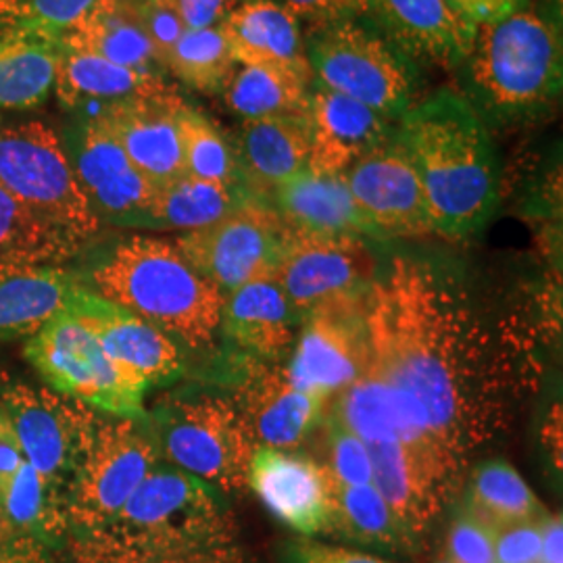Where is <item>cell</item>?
<instances>
[{"label":"cell","instance_id":"1","mask_svg":"<svg viewBox=\"0 0 563 563\" xmlns=\"http://www.w3.org/2000/svg\"><path fill=\"white\" fill-rule=\"evenodd\" d=\"M367 369L390 384L426 441L465 474L509 422L511 363L443 265L395 255L365 299Z\"/></svg>","mask_w":563,"mask_h":563},{"label":"cell","instance_id":"2","mask_svg":"<svg viewBox=\"0 0 563 563\" xmlns=\"http://www.w3.org/2000/svg\"><path fill=\"white\" fill-rule=\"evenodd\" d=\"M422 180L432 232L462 241L497 207V162L483 118L453 90L409 107L395 132Z\"/></svg>","mask_w":563,"mask_h":563},{"label":"cell","instance_id":"3","mask_svg":"<svg viewBox=\"0 0 563 563\" xmlns=\"http://www.w3.org/2000/svg\"><path fill=\"white\" fill-rule=\"evenodd\" d=\"M76 272L88 290L157 325L181 349L202 353L222 339L225 295L174 242L118 239L97 246Z\"/></svg>","mask_w":563,"mask_h":563},{"label":"cell","instance_id":"4","mask_svg":"<svg viewBox=\"0 0 563 563\" xmlns=\"http://www.w3.org/2000/svg\"><path fill=\"white\" fill-rule=\"evenodd\" d=\"M236 534L220 490L159 463L115 516L63 551L69 563H134L236 543Z\"/></svg>","mask_w":563,"mask_h":563},{"label":"cell","instance_id":"5","mask_svg":"<svg viewBox=\"0 0 563 563\" xmlns=\"http://www.w3.org/2000/svg\"><path fill=\"white\" fill-rule=\"evenodd\" d=\"M560 18L539 9L481 25L465 57L467 90L486 115L523 120L551 107L562 90Z\"/></svg>","mask_w":563,"mask_h":563},{"label":"cell","instance_id":"6","mask_svg":"<svg viewBox=\"0 0 563 563\" xmlns=\"http://www.w3.org/2000/svg\"><path fill=\"white\" fill-rule=\"evenodd\" d=\"M162 457L225 495L249 490L255 443L232 397L197 393L163 399L146 413Z\"/></svg>","mask_w":563,"mask_h":563},{"label":"cell","instance_id":"7","mask_svg":"<svg viewBox=\"0 0 563 563\" xmlns=\"http://www.w3.org/2000/svg\"><path fill=\"white\" fill-rule=\"evenodd\" d=\"M159 463L162 451L146 416L121 418L95 409L65 490L69 539L115 516Z\"/></svg>","mask_w":563,"mask_h":563},{"label":"cell","instance_id":"8","mask_svg":"<svg viewBox=\"0 0 563 563\" xmlns=\"http://www.w3.org/2000/svg\"><path fill=\"white\" fill-rule=\"evenodd\" d=\"M0 186L84 251L101 234L102 222L78 184L67 151L46 123L27 121L0 132Z\"/></svg>","mask_w":563,"mask_h":563},{"label":"cell","instance_id":"9","mask_svg":"<svg viewBox=\"0 0 563 563\" xmlns=\"http://www.w3.org/2000/svg\"><path fill=\"white\" fill-rule=\"evenodd\" d=\"M313 78L386 120L402 118L416 92L409 57L383 34L353 18L322 27L307 48Z\"/></svg>","mask_w":563,"mask_h":563},{"label":"cell","instance_id":"10","mask_svg":"<svg viewBox=\"0 0 563 563\" xmlns=\"http://www.w3.org/2000/svg\"><path fill=\"white\" fill-rule=\"evenodd\" d=\"M23 355L60 397L101 413L144 418L146 388L123 374L99 341L71 316L63 313L30 336Z\"/></svg>","mask_w":563,"mask_h":563},{"label":"cell","instance_id":"11","mask_svg":"<svg viewBox=\"0 0 563 563\" xmlns=\"http://www.w3.org/2000/svg\"><path fill=\"white\" fill-rule=\"evenodd\" d=\"M286 239L288 228L269 201L249 197L222 220L184 232L174 244L225 295L249 282L274 278Z\"/></svg>","mask_w":563,"mask_h":563},{"label":"cell","instance_id":"12","mask_svg":"<svg viewBox=\"0 0 563 563\" xmlns=\"http://www.w3.org/2000/svg\"><path fill=\"white\" fill-rule=\"evenodd\" d=\"M383 267L365 239L290 232L274 280L295 311H311L363 301Z\"/></svg>","mask_w":563,"mask_h":563},{"label":"cell","instance_id":"13","mask_svg":"<svg viewBox=\"0 0 563 563\" xmlns=\"http://www.w3.org/2000/svg\"><path fill=\"white\" fill-rule=\"evenodd\" d=\"M0 405L18 434L25 462L65 493L95 409L60 397L48 386L20 380L0 384Z\"/></svg>","mask_w":563,"mask_h":563},{"label":"cell","instance_id":"14","mask_svg":"<svg viewBox=\"0 0 563 563\" xmlns=\"http://www.w3.org/2000/svg\"><path fill=\"white\" fill-rule=\"evenodd\" d=\"M367 446L372 457V484L409 534L422 544L434 523L455 504L465 474L428 446L402 441Z\"/></svg>","mask_w":563,"mask_h":563},{"label":"cell","instance_id":"15","mask_svg":"<svg viewBox=\"0 0 563 563\" xmlns=\"http://www.w3.org/2000/svg\"><path fill=\"white\" fill-rule=\"evenodd\" d=\"M365 299L323 307L302 318L292 360L286 367L292 386L330 402L362 378L369 365Z\"/></svg>","mask_w":563,"mask_h":563},{"label":"cell","instance_id":"16","mask_svg":"<svg viewBox=\"0 0 563 563\" xmlns=\"http://www.w3.org/2000/svg\"><path fill=\"white\" fill-rule=\"evenodd\" d=\"M67 316L92 332L111 362L146 390L176 383L186 372L184 349L178 342L86 286L76 292Z\"/></svg>","mask_w":563,"mask_h":563},{"label":"cell","instance_id":"17","mask_svg":"<svg viewBox=\"0 0 563 563\" xmlns=\"http://www.w3.org/2000/svg\"><path fill=\"white\" fill-rule=\"evenodd\" d=\"M67 146L74 174L97 218L123 228H144L157 186L134 167L101 121L81 118Z\"/></svg>","mask_w":563,"mask_h":563},{"label":"cell","instance_id":"18","mask_svg":"<svg viewBox=\"0 0 563 563\" xmlns=\"http://www.w3.org/2000/svg\"><path fill=\"white\" fill-rule=\"evenodd\" d=\"M342 176L380 239L432 232L422 180L397 134L365 153Z\"/></svg>","mask_w":563,"mask_h":563},{"label":"cell","instance_id":"19","mask_svg":"<svg viewBox=\"0 0 563 563\" xmlns=\"http://www.w3.org/2000/svg\"><path fill=\"white\" fill-rule=\"evenodd\" d=\"M246 369L236 378V402L255 446L295 451L323 422L328 402L302 393L288 380L280 363L239 357Z\"/></svg>","mask_w":563,"mask_h":563},{"label":"cell","instance_id":"20","mask_svg":"<svg viewBox=\"0 0 563 563\" xmlns=\"http://www.w3.org/2000/svg\"><path fill=\"white\" fill-rule=\"evenodd\" d=\"M249 488L297 537H325L330 476L322 463L297 451L255 446L249 465Z\"/></svg>","mask_w":563,"mask_h":563},{"label":"cell","instance_id":"21","mask_svg":"<svg viewBox=\"0 0 563 563\" xmlns=\"http://www.w3.org/2000/svg\"><path fill=\"white\" fill-rule=\"evenodd\" d=\"M362 15L405 57L441 67L462 65L476 38V27L451 0H357Z\"/></svg>","mask_w":563,"mask_h":563},{"label":"cell","instance_id":"22","mask_svg":"<svg viewBox=\"0 0 563 563\" xmlns=\"http://www.w3.org/2000/svg\"><path fill=\"white\" fill-rule=\"evenodd\" d=\"M184 107L176 90L109 104L99 118L120 142L128 159L155 186L184 176L180 123Z\"/></svg>","mask_w":563,"mask_h":563},{"label":"cell","instance_id":"23","mask_svg":"<svg viewBox=\"0 0 563 563\" xmlns=\"http://www.w3.org/2000/svg\"><path fill=\"white\" fill-rule=\"evenodd\" d=\"M301 316L274 278L225 292L222 339L232 353L253 362L282 363L297 342Z\"/></svg>","mask_w":563,"mask_h":563},{"label":"cell","instance_id":"24","mask_svg":"<svg viewBox=\"0 0 563 563\" xmlns=\"http://www.w3.org/2000/svg\"><path fill=\"white\" fill-rule=\"evenodd\" d=\"M307 115L311 128L307 169L320 174H344L365 153L395 134L380 113L322 84L309 95Z\"/></svg>","mask_w":563,"mask_h":563},{"label":"cell","instance_id":"25","mask_svg":"<svg viewBox=\"0 0 563 563\" xmlns=\"http://www.w3.org/2000/svg\"><path fill=\"white\" fill-rule=\"evenodd\" d=\"M267 201L290 232L355 236L365 241L380 239L353 199L342 174L305 169L276 188Z\"/></svg>","mask_w":563,"mask_h":563},{"label":"cell","instance_id":"26","mask_svg":"<svg viewBox=\"0 0 563 563\" xmlns=\"http://www.w3.org/2000/svg\"><path fill=\"white\" fill-rule=\"evenodd\" d=\"M234 148L246 190L267 201L276 188L309 167V115L297 113L246 120Z\"/></svg>","mask_w":563,"mask_h":563},{"label":"cell","instance_id":"27","mask_svg":"<svg viewBox=\"0 0 563 563\" xmlns=\"http://www.w3.org/2000/svg\"><path fill=\"white\" fill-rule=\"evenodd\" d=\"M81 286L67 265H0V341L34 336L67 313Z\"/></svg>","mask_w":563,"mask_h":563},{"label":"cell","instance_id":"28","mask_svg":"<svg viewBox=\"0 0 563 563\" xmlns=\"http://www.w3.org/2000/svg\"><path fill=\"white\" fill-rule=\"evenodd\" d=\"M55 88L63 107L86 109L84 118L88 120L99 118L109 104L174 90L163 76L115 65L63 42L55 67Z\"/></svg>","mask_w":563,"mask_h":563},{"label":"cell","instance_id":"29","mask_svg":"<svg viewBox=\"0 0 563 563\" xmlns=\"http://www.w3.org/2000/svg\"><path fill=\"white\" fill-rule=\"evenodd\" d=\"M234 59L246 63H276L313 78L301 21L276 0H244L220 23Z\"/></svg>","mask_w":563,"mask_h":563},{"label":"cell","instance_id":"30","mask_svg":"<svg viewBox=\"0 0 563 563\" xmlns=\"http://www.w3.org/2000/svg\"><path fill=\"white\" fill-rule=\"evenodd\" d=\"M60 42L130 69L165 74L142 25L136 0H95L80 20L60 34Z\"/></svg>","mask_w":563,"mask_h":563},{"label":"cell","instance_id":"31","mask_svg":"<svg viewBox=\"0 0 563 563\" xmlns=\"http://www.w3.org/2000/svg\"><path fill=\"white\" fill-rule=\"evenodd\" d=\"M325 537L372 553L413 555L422 547L399 522L374 484L346 486L330 481V522Z\"/></svg>","mask_w":563,"mask_h":563},{"label":"cell","instance_id":"32","mask_svg":"<svg viewBox=\"0 0 563 563\" xmlns=\"http://www.w3.org/2000/svg\"><path fill=\"white\" fill-rule=\"evenodd\" d=\"M332 401L334 405L330 407L328 416L355 432L365 444L402 441L434 449L418 430L401 395L369 369L360 380L346 386Z\"/></svg>","mask_w":563,"mask_h":563},{"label":"cell","instance_id":"33","mask_svg":"<svg viewBox=\"0 0 563 563\" xmlns=\"http://www.w3.org/2000/svg\"><path fill=\"white\" fill-rule=\"evenodd\" d=\"M60 34L41 27L0 30V104L30 109L55 88Z\"/></svg>","mask_w":563,"mask_h":563},{"label":"cell","instance_id":"34","mask_svg":"<svg viewBox=\"0 0 563 563\" xmlns=\"http://www.w3.org/2000/svg\"><path fill=\"white\" fill-rule=\"evenodd\" d=\"M292 67L276 63H246L234 69L222 95L225 104L246 120L307 113L309 81Z\"/></svg>","mask_w":563,"mask_h":563},{"label":"cell","instance_id":"35","mask_svg":"<svg viewBox=\"0 0 563 563\" xmlns=\"http://www.w3.org/2000/svg\"><path fill=\"white\" fill-rule=\"evenodd\" d=\"M0 505L20 537L32 539L48 551H63L69 539L65 493L46 483L30 463L23 462L2 488Z\"/></svg>","mask_w":563,"mask_h":563},{"label":"cell","instance_id":"36","mask_svg":"<svg viewBox=\"0 0 563 563\" xmlns=\"http://www.w3.org/2000/svg\"><path fill=\"white\" fill-rule=\"evenodd\" d=\"M249 197L255 195L242 188L199 180L184 174L176 180L157 186L144 228L192 232L222 220L223 216H228Z\"/></svg>","mask_w":563,"mask_h":563},{"label":"cell","instance_id":"37","mask_svg":"<svg viewBox=\"0 0 563 563\" xmlns=\"http://www.w3.org/2000/svg\"><path fill=\"white\" fill-rule=\"evenodd\" d=\"M462 504L495 530L539 522L547 516L532 488L518 470L504 460L481 463L472 472Z\"/></svg>","mask_w":563,"mask_h":563},{"label":"cell","instance_id":"38","mask_svg":"<svg viewBox=\"0 0 563 563\" xmlns=\"http://www.w3.org/2000/svg\"><path fill=\"white\" fill-rule=\"evenodd\" d=\"M81 253L78 242L41 222L0 186V265H67Z\"/></svg>","mask_w":563,"mask_h":563},{"label":"cell","instance_id":"39","mask_svg":"<svg viewBox=\"0 0 563 563\" xmlns=\"http://www.w3.org/2000/svg\"><path fill=\"white\" fill-rule=\"evenodd\" d=\"M178 123L184 172L188 176L246 190L234 142L230 141L213 121L199 109L184 102Z\"/></svg>","mask_w":563,"mask_h":563},{"label":"cell","instance_id":"40","mask_svg":"<svg viewBox=\"0 0 563 563\" xmlns=\"http://www.w3.org/2000/svg\"><path fill=\"white\" fill-rule=\"evenodd\" d=\"M165 69L192 90L218 95L234 74L236 59L222 27L216 25L205 30H186L172 48Z\"/></svg>","mask_w":563,"mask_h":563},{"label":"cell","instance_id":"41","mask_svg":"<svg viewBox=\"0 0 563 563\" xmlns=\"http://www.w3.org/2000/svg\"><path fill=\"white\" fill-rule=\"evenodd\" d=\"M325 460L323 467L334 483L346 486L372 484V457L369 446L344 428L339 420L325 413Z\"/></svg>","mask_w":563,"mask_h":563},{"label":"cell","instance_id":"42","mask_svg":"<svg viewBox=\"0 0 563 563\" xmlns=\"http://www.w3.org/2000/svg\"><path fill=\"white\" fill-rule=\"evenodd\" d=\"M95 0H0L2 27H41L63 34Z\"/></svg>","mask_w":563,"mask_h":563},{"label":"cell","instance_id":"43","mask_svg":"<svg viewBox=\"0 0 563 563\" xmlns=\"http://www.w3.org/2000/svg\"><path fill=\"white\" fill-rule=\"evenodd\" d=\"M497 530L481 520L465 505H457L449 530L444 553L453 563H497L495 560Z\"/></svg>","mask_w":563,"mask_h":563},{"label":"cell","instance_id":"44","mask_svg":"<svg viewBox=\"0 0 563 563\" xmlns=\"http://www.w3.org/2000/svg\"><path fill=\"white\" fill-rule=\"evenodd\" d=\"M284 563H399L357 547L297 537L282 544Z\"/></svg>","mask_w":563,"mask_h":563},{"label":"cell","instance_id":"45","mask_svg":"<svg viewBox=\"0 0 563 563\" xmlns=\"http://www.w3.org/2000/svg\"><path fill=\"white\" fill-rule=\"evenodd\" d=\"M136 9H139L142 25L165 67L172 48L176 46V42L180 41L186 27L176 15V11L163 0H136Z\"/></svg>","mask_w":563,"mask_h":563},{"label":"cell","instance_id":"46","mask_svg":"<svg viewBox=\"0 0 563 563\" xmlns=\"http://www.w3.org/2000/svg\"><path fill=\"white\" fill-rule=\"evenodd\" d=\"M541 523L543 520L497 530V563H541Z\"/></svg>","mask_w":563,"mask_h":563},{"label":"cell","instance_id":"47","mask_svg":"<svg viewBox=\"0 0 563 563\" xmlns=\"http://www.w3.org/2000/svg\"><path fill=\"white\" fill-rule=\"evenodd\" d=\"M180 18L186 30L220 25L244 0H163Z\"/></svg>","mask_w":563,"mask_h":563},{"label":"cell","instance_id":"48","mask_svg":"<svg viewBox=\"0 0 563 563\" xmlns=\"http://www.w3.org/2000/svg\"><path fill=\"white\" fill-rule=\"evenodd\" d=\"M288 9L297 20L309 21L318 27L353 18L357 11V0H276Z\"/></svg>","mask_w":563,"mask_h":563},{"label":"cell","instance_id":"49","mask_svg":"<svg viewBox=\"0 0 563 563\" xmlns=\"http://www.w3.org/2000/svg\"><path fill=\"white\" fill-rule=\"evenodd\" d=\"M528 0H451L457 13L470 21L476 30L481 25L497 23L523 9Z\"/></svg>","mask_w":563,"mask_h":563},{"label":"cell","instance_id":"50","mask_svg":"<svg viewBox=\"0 0 563 563\" xmlns=\"http://www.w3.org/2000/svg\"><path fill=\"white\" fill-rule=\"evenodd\" d=\"M134 563H255V560L242 549L241 544L230 543Z\"/></svg>","mask_w":563,"mask_h":563},{"label":"cell","instance_id":"51","mask_svg":"<svg viewBox=\"0 0 563 563\" xmlns=\"http://www.w3.org/2000/svg\"><path fill=\"white\" fill-rule=\"evenodd\" d=\"M25 462L18 434L0 405V493Z\"/></svg>","mask_w":563,"mask_h":563},{"label":"cell","instance_id":"52","mask_svg":"<svg viewBox=\"0 0 563 563\" xmlns=\"http://www.w3.org/2000/svg\"><path fill=\"white\" fill-rule=\"evenodd\" d=\"M0 563H53L51 551L42 544L15 537L11 541H0Z\"/></svg>","mask_w":563,"mask_h":563},{"label":"cell","instance_id":"53","mask_svg":"<svg viewBox=\"0 0 563 563\" xmlns=\"http://www.w3.org/2000/svg\"><path fill=\"white\" fill-rule=\"evenodd\" d=\"M541 563H563L562 516H544L541 523Z\"/></svg>","mask_w":563,"mask_h":563},{"label":"cell","instance_id":"54","mask_svg":"<svg viewBox=\"0 0 563 563\" xmlns=\"http://www.w3.org/2000/svg\"><path fill=\"white\" fill-rule=\"evenodd\" d=\"M15 537H20V534L11 528V523H9L4 511H2V505H0V541H11Z\"/></svg>","mask_w":563,"mask_h":563},{"label":"cell","instance_id":"55","mask_svg":"<svg viewBox=\"0 0 563 563\" xmlns=\"http://www.w3.org/2000/svg\"><path fill=\"white\" fill-rule=\"evenodd\" d=\"M434 563H453L451 562V560H449V558H446V555H441V558H439V560H437V562Z\"/></svg>","mask_w":563,"mask_h":563}]
</instances>
